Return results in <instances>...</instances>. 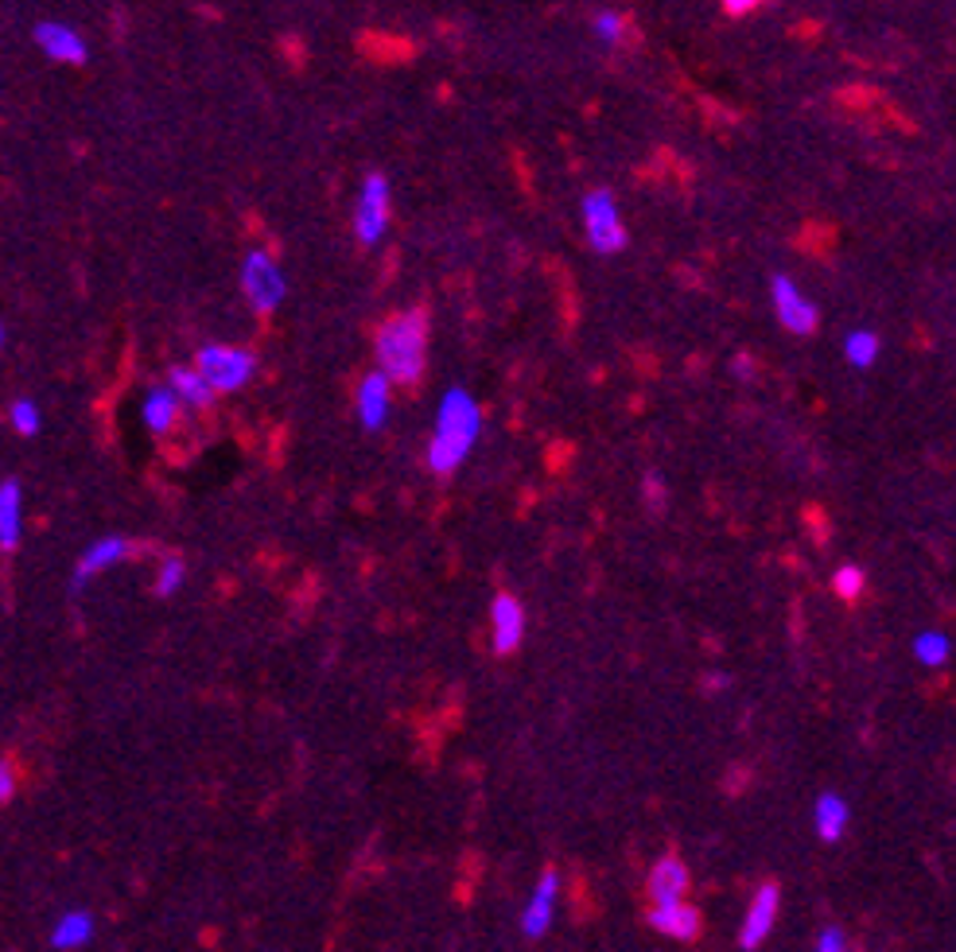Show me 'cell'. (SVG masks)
Returning a JSON list of instances; mask_svg holds the SVG:
<instances>
[{"label": "cell", "mask_w": 956, "mask_h": 952, "mask_svg": "<svg viewBox=\"0 0 956 952\" xmlns=\"http://www.w3.org/2000/svg\"><path fill=\"white\" fill-rule=\"evenodd\" d=\"M12 794H17V766L0 758V805H9Z\"/></svg>", "instance_id": "4316f807"}, {"label": "cell", "mask_w": 956, "mask_h": 952, "mask_svg": "<svg viewBox=\"0 0 956 952\" xmlns=\"http://www.w3.org/2000/svg\"><path fill=\"white\" fill-rule=\"evenodd\" d=\"M241 292H246L249 308H254L257 315H273V311L280 308V300H285L288 280H285V272H280V265L273 261L265 249H254V253L246 257V265H241Z\"/></svg>", "instance_id": "5b68a950"}, {"label": "cell", "mask_w": 956, "mask_h": 952, "mask_svg": "<svg viewBox=\"0 0 956 952\" xmlns=\"http://www.w3.org/2000/svg\"><path fill=\"white\" fill-rule=\"evenodd\" d=\"M595 35H599L603 43H618L626 35V20L618 17V12H599V17H595Z\"/></svg>", "instance_id": "484cf974"}, {"label": "cell", "mask_w": 956, "mask_h": 952, "mask_svg": "<svg viewBox=\"0 0 956 952\" xmlns=\"http://www.w3.org/2000/svg\"><path fill=\"white\" fill-rule=\"evenodd\" d=\"M816 836H821L824 844H836L840 836H844L847 820H852V809H847V801L840 794H821L816 797Z\"/></svg>", "instance_id": "d6986e66"}, {"label": "cell", "mask_w": 956, "mask_h": 952, "mask_svg": "<svg viewBox=\"0 0 956 952\" xmlns=\"http://www.w3.org/2000/svg\"><path fill=\"white\" fill-rule=\"evenodd\" d=\"M878 346H883V342H878V334L875 331H852L844 339V354H847V362L852 365H860V370H867L871 362H875L878 358Z\"/></svg>", "instance_id": "7402d4cb"}, {"label": "cell", "mask_w": 956, "mask_h": 952, "mask_svg": "<svg viewBox=\"0 0 956 952\" xmlns=\"http://www.w3.org/2000/svg\"><path fill=\"white\" fill-rule=\"evenodd\" d=\"M914 658L922 661V665H945V661L953 658V642H948V634H940V630H925V634L914 638Z\"/></svg>", "instance_id": "44dd1931"}, {"label": "cell", "mask_w": 956, "mask_h": 952, "mask_svg": "<svg viewBox=\"0 0 956 952\" xmlns=\"http://www.w3.org/2000/svg\"><path fill=\"white\" fill-rule=\"evenodd\" d=\"M778 906H782V890H778V882H762V887L754 890L751 906H747L743 929H739V944H743V949H759V944L767 941L770 929H774V921H778Z\"/></svg>", "instance_id": "ba28073f"}, {"label": "cell", "mask_w": 956, "mask_h": 952, "mask_svg": "<svg viewBox=\"0 0 956 952\" xmlns=\"http://www.w3.org/2000/svg\"><path fill=\"white\" fill-rule=\"evenodd\" d=\"M813 952H847V937L840 933V929H824V933L816 937Z\"/></svg>", "instance_id": "83f0119b"}, {"label": "cell", "mask_w": 956, "mask_h": 952, "mask_svg": "<svg viewBox=\"0 0 956 952\" xmlns=\"http://www.w3.org/2000/svg\"><path fill=\"white\" fill-rule=\"evenodd\" d=\"M195 373L206 381V390L218 397V393H237L241 385H249L257 373V354L246 346H222L210 342L195 354Z\"/></svg>", "instance_id": "3957f363"}, {"label": "cell", "mask_w": 956, "mask_h": 952, "mask_svg": "<svg viewBox=\"0 0 956 952\" xmlns=\"http://www.w3.org/2000/svg\"><path fill=\"white\" fill-rule=\"evenodd\" d=\"M183 580H187V568H183V560H179V556H167V560L160 563L156 596H160V599H172L175 591L183 588Z\"/></svg>", "instance_id": "cb8c5ba5"}, {"label": "cell", "mask_w": 956, "mask_h": 952, "mask_svg": "<svg viewBox=\"0 0 956 952\" xmlns=\"http://www.w3.org/2000/svg\"><path fill=\"white\" fill-rule=\"evenodd\" d=\"M723 9H728L731 17H747V12H751L754 4H747V0H736V4H723Z\"/></svg>", "instance_id": "f1b7e54d"}, {"label": "cell", "mask_w": 956, "mask_h": 952, "mask_svg": "<svg viewBox=\"0 0 956 952\" xmlns=\"http://www.w3.org/2000/svg\"><path fill=\"white\" fill-rule=\"evenodd\" d=\"M649 925L665 937H677V941H696L700 937V910L688 902H672V906H649Z\"/></svg>", "instance_id": "9a60e30c"}, {"label": "cell", "mask_w": 956, "mask_h": 952, "mask_svg": "<svg viewBox=\"0 0 956 952\" xmlns=\"http://www.w3.org/2000/svg\"><path fill=\"white\" fill-rule=\"evenodd\" d=\"M129 552H133V545H129L125 537H102V540H94V545H90L86 552L79 556V563H74L71 591H82L90 580H94L97 571H105V568H113V563H121Z\"/></svg>", "instance_id": "4fadbf2b"}, {"label": "cell", "mask_w": 956, "mask_h": 952, "mask_svg": "<svg viewBox=\"0 0 956 952\" xmlns=\"http://www.w3.org/2000/svg\"><path fill=\"white\" fill-rule=\"evenodd\" d=\"M491 630H494V653H498V658H510L525 638L522 599L510 596V591H502V596L491 603Z\"/></svg>", "instance_id": "9c48e42d"}, {"label": "cell", "mask_w": 956, "mask_h": 952, "mask_svg": "<svg viewBox=\"0 0 956 952\" xmlns=\"http://www.w3.org/2000/svg\"><path fill=\"white\" fill-rule=\"evenodd\" d=\"M167 390L175 393L183 408H210L214 405V393L206 390V381L195 373V365H172L167 373Z\"/></svg>", "instance_id": "ac0fdd59"}, {"label": "cell", "mask_w": 956, "mask_h": 952, "mask_svg": "<svg viewBox=\"0 0 956 952\" xmlns=\"http://www.w3.org/2000/svg\"><path fill=\"white\" fill-rule=\"evenodd\" d=\"M20 521H24V494L17 478H4L0 483V548L12 552L20 545Z\"/></svg>", "instance_id": "2e32d148"}, {"label": "cell", "mask_w": 956, "mask_h": 952, "mask_svg": "<svg viewBox=\"0 0 956 952\" xmlns=\"http://www.w3.org/2000/svg\"><path fill=\"white\" fill-rule=\"evenodd\" d=\"M389 226V179L381 172H370L358 187L354 203V238L362 246H378Z\"/></svg>", "instance_id": "8992f818"}, {"label": "cell", "mask_w": 956, "mask_h": 952, "mask_svg": "<svg viewBox=\"0 0 956 952\" xmlns=\"http://www.w3.org/2000/svg\"><path fill=\"white\" fill-rule=\"evenodd\" d=\"M832 588H836V596L844 599V603H855V599L863 596V571L855 568V563H844V568L836 571Z\"/></svg>", "instance_id": "d4e9b609"}, {"label": "cell", "mask_w": 956, "mask_h": 952, "mask_svg": "<svg viewBox=\"0 0 956 952\" xmlns=\"http://www.w3.org/2000/svg\"><path fill=\"white\" fill-rule=\"evenodd\" d=\"M35 43L48 59L55 63H66V66H82L86 63V40L74 32L71 24H59V20H40L35 24Z\"/></svg>", "instance_id": "30bf717a"}, {"label": "cell", "mask_w": 956, "mask_h": 952, "mask_svg": "<svg viewBox=\"0 0 956 952\" xmlns=\"http://www.w3.org/2000/svg\"><path fill=\"white\" fill-rule=\"evenodd\" d=\"M0 350H4V323H0Z\"/></svg>", "instance_id": "f546056e"}, {"label": "cell", "mask_w": 956, "mask_h": 952, "mask_svg": "<svg viewBox=\"0 0 956 952\" xmlns=\"http://www.w3.org/2000/svg\"><path fill=\"white\" fill-rule=\"evenodd\" d=\"M483 432V408L463 385L443 393L440 413H435V432L432 444H428V470L435 478H451L471 455L474 439Z\"/></svg>", "instance_id": "6da1fadb"}, {"label": "cell", "mask_w": 956, "mask_h": 952, "mask_svg": "<svg viewBox=\"0 0 956 952\" xmlns=\"http://www.w3.org/2000/svg\"><path fill=\"white\" fill-rule=\"evenodd\" d=\"M428 358V311L409 308L378 331V362L389 385H417Z\"/></svg>", "instance_id": "7a4b0ae2"}, {"label": "cell", "mask_w": 956, "mask_h": 952, "mask_svg": "<svg viewBox=\"0 0 956 952\" xmlns=\"http://www.w3.org/2000/svg\"><path fill=\"white\" fill-rule=\"evenodd\" d=\"M774 311H778V323L785 327L790 334H813L816 323H821V311H816V303H809L805 296L798 292V284H793L790 277H774Z\"/></svg>", "instance_id": "52a82bcc"}, {"label": "cell", "mask_w": 956, "mask_h": 952, "mask_svg": "<svg viewBox=\"0 0 956 952\" xmlns=\"http://www.w3.org/2000/svg\"><path fill=\"white\" fill-rule=\"evenodd\" d=\"M389 397H393V385H389L381 373H366L362 385H358V421L366 432H381L389 421Z\"/></svg>", "instance_id": "5bb4252c"}, {"label": "cell", "mask_w": 956, "mask_h": 952, "mask_svg": "<svg viewBox=\"0 0 956 952\" xmlns=\"http://www.w3.org/2000/svg\"><path fill=\"white\" fill-rule=\"evenodd\" d=\"M90 937H94V913H86V910L63 913V918L55 921V929H51V944L63 949V952L90 944Z\"/></svg>", "instance_id": "ffe728a7"}, {"label": "cell", "mask_w": 956, "mask_h": 952, "mask_svg": "<svg viewBox=\"0 0 956 952\" xmlns=\"http://www.w3.org/2000/svg\"><path fill=\"white\" fill-rule=\"evenodd\" d=\"M556 898H561V875L548 867V871H541L530 906H525V913H522V933L525 937H545L548 933L553 913H556Z\"/></svg>", "instance_id": "7c38bea8"}, {"label": "cell", "mask_w": 956, "mask_h": 952, "mask_svg": "<svg viewBox=\"0 0 956 952\" xmlns=\"http://www.w3.org/2000/svg\"><path fill=\"white\" fill-rule=\"evenodd\" d=\"M9 421H12V428H17L20 436H35V432H40V424H43L40 405H35L32 397L12 401V405H9Z\"/></svg>", "instance_id": "603a6c76"}, {"label": "cell", "mask_w": 956, "mask_h": 952, "mask_svg": "<svg viewBox=\"0 0 956 952\" xmlns=\"http://www.w3.org/2000/svg\"><path fill=\"white\" fill-rule=\"evenodd\" d=\"M179 413H183V405L175 401V393L167 390V385L148 390V397H144V405H141L144 424H148V432H156V436H167V432L175 428V421H179Z\"/></svg>", "instance_id": "e0dca14e"}, {"label": "cell", "mask_w": 956, "mask_h": 952, "mask_svg": "<svg viewBox=\"0 0 956 952\" xmlns=\"http://www.w3.org/2000/svg\"><path fill=\"white\" fill-rule=\"evenodd\" d=\"M584 226H587V241H592L595 253L615 257L630 246V234H626V223L615 207V195L610 190H587L584 195Z\"/></svg>", "instance_id": "277c9868"}, {"label": "cell", "mask_w": 956, "mask_h": 952, "mask_svg": "<svg viewBox=\"0 0 956 952\" xmlns=\"http://www.w3.org/2000/svg\"><path fill=\"white\" fill-rule=\"evenodd\" d=\"M688 887H692V875H688L685 859L680 856H661L649 871V902L654 906H672V902H685Z\"/></svg>", "instance_id": "8fae6325"}]
</instances>
